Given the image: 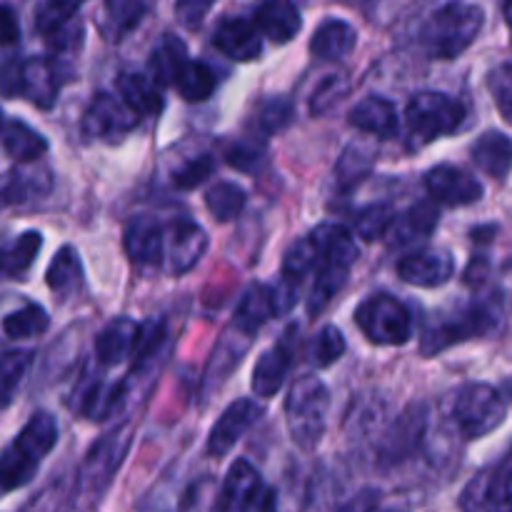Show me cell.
<instances>
[{"instance_id":"cell-1","label":"cell","mask_w":512,"mask_h":512,"mask_svg":"<svg viewBox=\"0 0 512 512\" xmlns=\"http://www.w3.org/2000/svg\"><path fill=\"white\" fill-rule=\"evenodd\" d=\"M485 23V13L480 5L453 0L430 13L420 28V48L430 58H458L460 53L475 43Z\"/></svg>"},{"instance_id":"cell-2","label":"cell","mask_w":512,"mask_h":512,"mask_svg":"<svg viewBox=\"0 0 512 512\" xmlns=\"http://www.w3.org/2000/svg\"><path fill=\"white\" fill-rule=\"evenodd\" d=\"M320 245V265L308 298V313L320 315L338 295L358 260V243L343 225H320L313 230Z\"/></svg>"},{"instance_id":"cell-3","label":"cell","mask_w":512,"mask_h":512,"mask_svg":"<svg viewBox=\"0 0 512 512\" xmlns=\"http://www.w3.org/2000/svg\"><path fill=\"white\" fill-rule=\"evenodd\" d=\"M130 443H133V428L125 423L120 428L110 430L108 435H103L88 450L85 460L80 463L78 483H75L73 490V512L90 510L103 498L105 490L113 483L115 473L123 465L125 455H128Z\"/></svg>"},{"instance_id":"cell-4","label":"cell","mask_w":512,"mask_h":512,"mask_svg":"<svg viewBox=\"0 0 512 512\" xmlns=\"http://www.w3.org/2000/svg\"><path fill=\"white\" fill-rule=\"evenodd\" d=\"M58 443V423L50 413H35L25 423L18 438L5 448L3 465H0V478H3L5 493L28 485L38 473V465L45 455Z\"/></svg>"},{"instance_id":"cell-5","label":"cell","mask_w":512,"mask_h":512,"mask_svg":"<svg viewBox=\"0 0 512 512\" xmlns=\"http://www.w3.org/2000/svg\"><path fill=\"white\" fill-rule=\"evenodd\" d=\"M330 410V390L318 375H300L285 398V423L298 448L313 450L323 440Z\"/></svg>"},{"instance_id":"cell-6","label":"cell","mask_w":512,"mask_h":512,"mask_svg":"<svg viewBox=\"0 0 512 512\" xmlns=\"http://www.w3.org/2000/svg\"><path fill=\"white\" fill-rule=\"evenodd\" d=\"M500 328V308L498 303L490 300H478V303L460 308L458 313L440 318L438 323L430 325L420 338V353L425 358L443 353V350L453 348V345L465 343L470 338H480V335H490Z\"/></svg>"},{"instance_id":"cell-7","label":"cell","mask_w":512,"mask_h":512,"mask_svg":"<svg viewBox=\"0 0 512 512\" xmlns=\"http://www.w3.org/2000/svg\"><path fill=\"white\" fill-rule=\"evenodd\" d=\"M405 123L415 145H428L465 123V105L453 95L418 93L405 108Z\"/></svg>"},{"instance_id":"cell-8","label":"cell","mask_w":512,"mask_h":512,"mask_svg":"<svg viewBox=\"0 0 512 512\" xmlns=\"http://www.w3.org/2000/svg\"><path fill=\"white\" fill-rule=\"evenodd\" d=\"M505 398L498 388L488 383H470L458 393L453 405V418L460 433L468 440L485 438L503 425Z\"/></svg>"},{"instance_id":"cell-9","label":"cell","mask_w":512,"mask_h":512,"mask_svg":"<svg viewBox=\"0 0 512 512\" xmlns=\"http://www.w3.org/2000/svg\"><path fill=\"white\" fill-rule=\"evenodd\" d=\"M355 323L375 345H405L413 338V318L393 295H373L355 310Z\"/></svg>"},{"instance_id":"cell-10","label":"cell","mask_w":512,"mask_h":512,"mask_svg":"<svg viewBox=\"0 0 512 512\" xmlns=\"http://www.w3.org/2000/svg\"><path fill=\"white\" fill-rule=\"evenodd\" d=\"M220 503L225 512H280L278 493L263 483L248 460H235L220 485Z\"/></svg>"},{"instance_id":"cell-11","label":"cell","mask_w":512,"mask_h":512,"mask_svg":"<svg viewBox=\"0 0 512 512\" xmlns=\"http://www.w3.org/2000/svg\"><path fill=\"white\" fill-rule=\"evenodd\" d=\"M140 115L125 103L123 98H115L110 93H95L83 115V130L90 138L110 140L123 138L125 133L138 125Z\"/></svg>"},{"instance_id":"cell-12","label":"cell","mask_w":512,"mask_h":512,"mask_svg":"<svg viewBox=\"0 0 512 512\" xmlns=\"http://www.w3.org/2000/svg\"><path fill=\"white\" fill-rule=\"evenodd\" d=\"M425 428H428V408L423 403H410L385 433L380 443V463L390 468L413 455L423 440Z\"/></svg>"},{"instance_id":"cell-13","label":"cell","mask_w":512,"mask_h":512,"mask_svg":"<svg viewBox=\"0 0 512 512\" xmlns=\"http://www.w3.org/2000/svg\"><path fill=\"white\" fill-rule=\"evenodd\" d=\"M425 188H428L430 200L445 208H460V205H473L483 198V185L478 178L465 173L455 165H435L425 175Z\"/></svg>"},{"instance_id":"cell-14","label":"cell","mask_w":512,"mask_h":512,"mask_svg":"<svg viewBox=\"0 0 512 512\" xmlns=\"http://www.w3.org/2000/svg\"><path fill=\"white\" fill-rule=\"evenodd\" d=\"M208 250V235L193 220H178L165 228V260L173 275L188 273Z\"/></svg>"},{"instance_id":"cell-15","label":"cell","mask_w":512,"mask_h":512,"mask_svg":"<svg viewBox=\"0 0 512 512\" xmlns=\"http://www.w3.org/2000/svg\"><path fill=\"white\" fill-rule=\"evenodd\" d=\"M260 415L263 413H260V405L255 400L243 398L230 403L225 413L218 418V423L213 425V430H210L208 455H213V458L228 455L235 448V443L258 423Z\"/></svg>"},{"instance_id":"cell-16","label":"cell","mask_w":512,"mask_h":512,"mask_svg":"<svg viewBox=\"0 0 512 512\" xmlns=\"http://www.w3.org/2000/svg\"><path fill=\"white\" fill-rule=\"evenodd\" d=\"M125 253L138 268H158L165 258V228L153 215H135L125 225Z\"/></svg>"},{"instance_id":"cell-17","label":"cell","mask_w":512,"mask_h":512,"mask_svg":"<svg viewBox=\"0 0 512 512\" xmlns=\"http://www.w3.org/2000/svg\"><path fill=\"white\" fill-rule=\"evenodd\" d=\"M455 273V258L450 250H420V253L405 255L398 263V275L415 288H440L448 283Z\"/></svg>"},{"instance_id":"cell-18","label":"cell","mask_w":512,"mask_h":512,"mask_svg":"<svg viewBox=\"0 0 512 512\" xmlns=\"http://www.w3.org/2000/svg\"><path fill=\"white\" fill-rule=\"evenodd\" d=\"M253 338L255 333H248V330H243L240 325L230 323L223 340H220L218 348H215L213 358H210L208 370H205L203 395H210L215 388H220V385L233 375V370L238 368V363L245 358V353H248Z\"/></svg>"},{"instance_id":"cell-19","label":"cell","mask_w":512,"mask_h":512,"mask_svg":"<svg viewBox=\"0 0 512 512\" xmlns=\"http://www.w3.org/2000/svg\"><path fill=\"white\" fill-rule=\"evenodd\" d=\"M213 45L230 60L248 63L263 53V33L255 25V20L250 23L245 18H225L215 28Z\"/></svg>"},{"instance_id":"cell-20","label":"cell","mask_w":512,"mask_h":512,"mask_svg":"<svg viewBox=\"0 0 512 512\" xmlns=\"http://www.w3.org/2000/svg\"><path fill=\"white\" fill-rule=\"evenodd\" d=\"M60 63L53 58H30L20 68V93L38 108H53L60 93Z\"/></svg>"},{"instance_id":"cell-21","label":"cell","mask_w":512,"mask_h":512,"mask_svg":"<svg viewBox=\"0 0 512 512\" xmlns=\"http://www.w3.org/2000/svg\"><path fill=\"white\" fill-rule=\"evenodd\" d=\"M140 333L143 325L135 323L130 318H115L100 330L98 340H95V358L103 368H115V365L125 363L130 355H135L140 343Z\"/></svg>"},{"instance_id":"cell-22","label":"cell","mask_w":512,"mask_h":512,"mask_svg":"<svg viewBox=\"0 0 512 512\" xmlns=\"http://www.w3.org/2000/svg\"><path fill=\"white\" fill-rule=\"evenodd\" d=\"M290 338H293V330H290L280 343H275L273 348L265 350V353L260 355L258 363H255L253 393L260 395V398H273L280 390V385L285 383V375L290 373V365H293Z\"/></svg>"},{"instance_id":"cell-23","label":"cell","mask_w":512,"mask_h":512,"mask_svg":"<svg viewBox=\"0 0 512 512\" xmlns=\"http://www.w3.org/2000/svg\"><path fill=\"white\" fill-rule=\"evenodd\" d=\"M255 25L273 43H288L303 28V18L290 0H265L255 10Z\"/></svg>"},{"instance_id":"cell-24","label":"cell","mask_w":512,"mask_h":512,"mask_svg":"<svg viewBox=\"0 0 512 512\" xmlns=\"http://www.w3.org/2000/svg\"><path fill=\"white\" fill-rule=\"evenodd\" d=\"M355 43H358V33H355L353 25L330 18L310 38V53L320 60H328V63H338L353 53Z\"/></svg>"},{"instance_id":"cell-25","label":"cell","mask_w":512,"mask_h":512,"mask_svg":"<svg viewBox=\"0 0 512 512\" xmlns=\"http://www.w3.org/2000/svg\"><path fill=\"white\" fill-rule=\"evenodd\" d=\"M348 120L360 133H370L375 138H393L398 133V113H395V105L385 98H375V95L353 105Z\"/></svg>"},{"instance_id":"cell-26","label":"cell","mask_w":512,"mask_h":512,"mask_svg":"<svg viewBox=\"0 0 512 512\" xmlns=\"http://www.w3.org/2000/svg\"><path fill=\"white\" fill-rule=\"evenodd\" d=\"M438 203H418L410 210H405L398 220L390 228V240H393L395 248H405V245H413L418 240H425L435 228H438Z\"/></svg>"},{"instance_id":"cell-27","label":"cell","mask_w":512,"mask_h":512,"mask_svg":"<svg viewBox=\"0 0 512 512\" xmlns=\"http://www.w3.org/2000/svg\"><path fill=\"white\" fill-rule=\"evenodd\" d=\"M473 163L490 178L503 180L512 168V138L498 130L480 135L473 145Z\"/></svg>"},{"instance_id":"cell-28","label":"cell","mask_w":512,"mask_h":512,"mask_svg":"<svg viewBox=\"0 0 512 512\" xmlns=\"http://www.w3.org/2000/svg\"><path fill=\"white\" fill-rule=\"evenodd\" d=\"M273 315H278V308H275V290L268 288V285L253 283L245 290L243 298H240L233 323L248 330V333H258Z\"/></svg>"},{"instance_id":"cell-29","label":"cell","mask_w":512,"mask_h":512,"mask_svg":"<svg viewBox=\"0 0 512 512\" xmlns=\"http://www.w3.org/2000/svg\"><path fill=\"white\" fill-rule=\"evenodd\" d=\"M120 98L138 115H155L163 110V88L153 78L140 73H125L118 78Z\"/></svg>"},{"instance_id":"cell-30","label":"cell","mask_w":512,"mask_h":512,"mask_svg":"<svg viewBox=\"0 0 512 512\" xmlns=\"http://www.w3.org/2000/svg\"><path fill=\"white\" fill-rule=\"evenodd\" d=\"M3 148L13 160H20V163H33V160L43 158L45 155V150H48V140H45L40 133H35L30 125H25L23 120L8 118L3 128Z\"/></svg>"},{"instance_id":"cell-31","label":"cell","mask_w":512,"mask_h":512,"mask_svg":"<svg viewBox=\"0 0 512 512\" xmlns=\"http://www.w3.org/2000/svg\"><path fill=\"white\" fill-rule=\"evenodd\" d=\"M45 283L58 298H68L80 288V283H83V263H80L75 248L65 245L55 253L53 263L48 265V273H45Z\"/></svg>"},{"instance_id":"cell-32","label":"cell","mask_w":512,"mask_h":512,"mask_svg":"<svg viewBox=\"0 0 512 512\" xmlns=\"http://www.w3.org/2000/svg\"><path fill=\"white\" fill-rule=\"evenodd\" d=\"M188 60V48H185L183 40L175 38V35H165L158 43V48L153 50V55H150V73H153L150 78H153L160 88L173 85L180 68H183Z\"/></svg>"},{"instance_id":"cell-33","label":"cell","mask_w":512,"mask_h":512,"mask_svg":"<svg viewBox=\"0 0 512 512\" xmlns=\"http://www.w3.org/2000/svg\"><path fill=\"white\" fill-rule=\"evenodd\" d=\"M50 188V173L40 168H15L5 175L3 185V200L5 205H18L30 198L48 193Z\"/></svg>"},{"instance_id":"cell-34","label":"cell","mask_w":512,"mask_h":512,"mask_svg":"<svg viewBox=\"0 0 512 512\" xmlns=\"http://www.w3.org/2000/svg\"><path fill=\"white\" fill-rule=\"evenodd\" d=\"M173 85L188 103H200V100H208L213 95L218 78H215L213 68L208 63H203V60H188L180 68Z\"/></svg>"},{"instance_id":"cell-35","label":"cell","mask_w":512,"mask_h":512,"mask_svg":"<svg viewBox=\"0 0 512 512\" xmlns=\"http://www.w3.org/2000/svg\"><path fill=\"white\" fill-rule=\"evenodd\" d=\"M480 505L485 512H512V448L485 480Z\"/></svg>"},{"instance_id":"cell-36","label":"cell","mask_w":512,"mask_h":512,"mask_svg":"<svg viewBox=\"0 0 512 512\" xmlns=\"http://www.w3.org/2000/svg\"><path fill=\"white\" fill-rule=\"evenodd\" d=\"M375 163V150L368 148V145L353 143L343 150L338 160V185L348 193V190L358 188L365 178L370 175Z\"/></svg>"},{"instance_id":"cell-37","label":"cell","mask_w":512,"mask_h":512,"mask_svg":"<svg viewBox=\"0 0 512 512\" xmlns=\"http://www.w3.org/2000/svg\"><path fill=\"white\" fill-rule=\"evenodd\" d=\"M320 265V245L315 233H310L308 238L295 240L288 248L283 258V278L290 283H303V278L313 270H318Z\"/></svg>"},{"instance_id":"cell-38","label":"cell","mask_w":512,"mask_h":512,"mask_svg":"<svg viewBox=\"0 0 512 512\" xmlns=\"http://www.w3.org/2000/svg\"><path fill=\"white\" fill-rule=\"evenodd\" d=\"M245 190L235 183H218L205 193V208L218 223L238 218L245 208Z\"/></svg>"},{"instance_id":"cell-39","label":"cell","mask_w":512,"mask_h":512,"mask_svg":"<svg viewBox=\"0 0 512 512\" xmlns=\"http://www.w3.org/2000/svg\"><path fill=\"white\" fill-rule=\"evenodd\" d=\"M80 3L83 0H43L38 13H35V30L45 35V40L53 38L55 33L73 23Z\"/></svg>"},{"instance_id":"cell-40","label":"cell","mask_w":512,"mask_h":512,"mask_svg":"<svg viewBox=\"0 0 512 512\" xmlns=\"http://www.w3.org/2000/svg\"><path fill=\"white\" fill-rule=\"evenodd\" d=\"M50 328V318L40 305L30 303L25 308L15 310L3 320V330L10 340H28L35 335H43Z\"/></svg>"},{"instance_id":"cell-41","label":"cell","mask_w":512,"mask_h":512,"mask_svg":"<svg viewBox=\"0 0 512 512\" xmlns=\"http://www.w3.org/2000/svg\"><path fill=\"white\" fill-rule=\"evenodd\" d=\"M43 248V235L38 230H28L20 235L13 245H8L3 253V270L8 278H18L33 265L35 255Z\"/></svg>"},{"instance_id":"cell-42","label":"cell","mask_w":512,"mask_h":512,"mask_svg":"<svg viewBox=\"0 0 512 512\" xmlns=\"http://www.w3.org/2000/svg\"><path fill=\"white\" fill-rule=\"evenodd\" d=\"M33 350H5L0 360V393H3V405L8 408L15 390L23 383L30 363H33Z\"/></svg>"},{"instance_id":"cell-43","label":"cell","mask_w":512,"mask_h":512,"mask_svg":"<svg viewBox=\"0 0 512 512\" xmlns=\"http://www.w3.org/2000/svg\"><path fill=\"white\" fill-rule=\"evenodd\" d=\"M393 223H395V213L390 205L385 203L365 205V208L358 210V215H355V233H358L363 240H368V243H373V240L388 235L390 228H393Z\"/></svg>"},{"instance_id":"cell-44","label":"cell","mask_w":512,"mask_h":512,"mask_svg":"<svg viewBox=\"0 0 512 512\" xmlns=\"http://www.w3.org/2000/svg\"><path fill=\"white\" fill-rule=\"evenodd\" d=\"M230 168L240 170V173L255 175L265 168L268 163V150L258 140H238L235 145H230L228 153H225Z\"/></svg>"},{"instance_id":"cell-45","label":"cell","mask_w":512,"mask_h":512,"mask_svg":"<svg viewBox=\"0 0 512 512\" xmlns=\"http://www.w3.org/2000/svg\"><path fill=\"white\" fill-rule=\"evenodd\" d=\"M345 353V338L335 325H325L318 335L310 343V360L318 368H330L333 363H338Z\"/></svg>"},{"instance_id":"cell-46","label":"cell","mask_w":512,"mask_h":512,"mask_svg":"<svg viewBox=\"0 0 512 512\" xmlns=\"http://www.w3.org/2000/svg\"><path fill=\"white\" fill-rule=\"evenodd\" d=\"M180 512H225L220 503V485L213 478H203L190 485Z\"/></svg>"},{"instance_id":"cell-47","label":"cell","mask_w":512,"mask_h":512,"mask_svg":"<svg viewBox=\"0 0 512 512\" xmlns=\"http://www.w3.org/2000/svg\"><path fill=\"white\" fill-rule=\"evenodd\" d=\"M348 90H350V85L343 75H330V78H325L323 83L315 88L313 98H310V113L325 115V113H330V110H335L340 103H343V98L348 95Z\"/></svg>"},{"instance_id":"cell-48","label":"cell","mask_w":512,"mask_h":512,"mask_svg":"<svg viewBox=\"0 0 512 512\" xmlns=\"http://www.w3.org/2000/svg\"><path fill=\"white\" fill-rule=\"evenodd\" d=\"M488 88L505 120L512 125V65H500L488 75Z\"/></svg>"},{"instance_id":"cell-49","label":"cell","mask_w":512,"mask_h":512,"mask_svg":"<svg viewBox=\"0 0 512 512\" xmlns=\"http://www.w3.org/2000/svg\"><path fill=\"white\" fill-rule=\"evenodd\" d=\"M105 13L118 33L133 28L145 13V0H105Z\"/></svg>"},{"instance_id":"cell-50","label":"cell","mask_w":512,"mask_h":512,"mask_svg":"<svg viewBox=\"0 0 512 512\" xmlns=\"http://www.w3.org/2000/svg\"><path fill=\"white\" fill-rule=\"evenodd\" d=\"M213 173V158L208 155H198V158H190L188 163L180 165L173 173V185L180 190H193L198 188L200 183L210 178Z\"/></svg>"},{"instance_id":"cell-51","label":"cell","mask_w":512,"mask_h":512,"mask_svg":"<svg viewBox=\"0 0 512 512\" xmlns=\"http://www.w3.org/2000/svg\"><path fill=\"white\" fill-rule=\"evenodd\" d=\"M218 0H175V18L188 30H198Z\"/></svg>"},{"instance_id":"cell-52","label":"cell","mask_w":512,"mask_h":512,"mask_svg":"<svg viewBox=\"0 0 512 512\" xmlns=\"http://www.w3.org/2000/svg\"><path fill=\"white\" fill-rule=\"evenodd\" d=\"M290 120H293V108L288 100H268L258 113V125L263 128V133L283 130Z\"/></svg>"},{"instance_id":"cell-53","label":"cell","mask_w":512,"mask_h":512,"mask_svg":"<svg viewBox=\"0 0 512 512\" xmlns=\"http://www.w3.org/2000/svg\"><path fill=\"white\" fill-rule=\"evenodd\" d=\"M20 40V30H18V23H15V13L10 5H3V45L5 48H10V45H15Z\"/></svg>"},{"instance_id":"cell-54","label":"cell","mask_w":512,"mask_h":512,"mask_svg":"<svg viewBox=\"0 0 512 512\" xmlns=\"http://www.w3.org/2000/svg\"><path fill=\"white\" fill-rule=\"evenodd\" d=\"M503 15L508 20V25L512 28V0H503Z\"/></svg>"},{"instance_id":"cell-55","label":"cell","mask_w":512,"mask_h":512,"mask_svg":"<svg viewBox=\"0 0 512 512\" xmlns=\"http://www.w3.org/2000/svg\"><path fill=\"white\" fill-rule=\"evenodd\" d=\"M335 512H355V510L350 508V505H345V508H340V510H335Z\"/></svg>"},{"instance_id":"cell-56","label":"cell","mask_w":512,"mask_h":512,"mask_svg":"<svg viewBox=\"0 0 512 512\" xmlns=\"http://www.w3.org/2000/svg\"><path fill=\"white\" fill-rule=\"evenodd\" d=\"M508 393H510V398H512V380L508 383Z\"/></svg>"}]
</instances>
